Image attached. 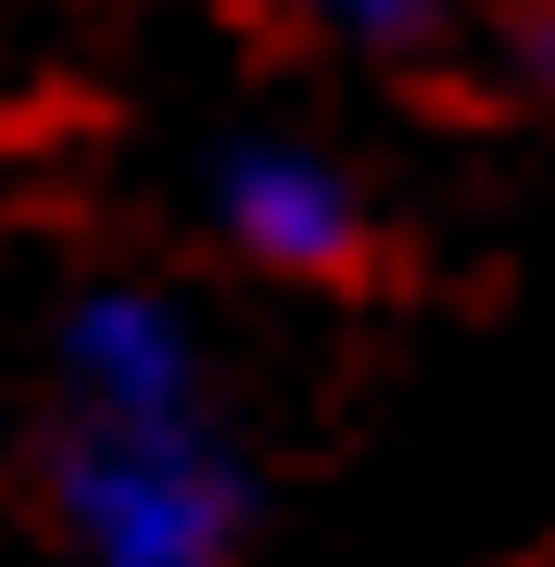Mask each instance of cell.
<instances>
[{
	"label": "cell",
	"instance_id": "6da1fadb",
	"mask_svg": "<svg viewBox=\"0 0 555 567\" xmlns=\"http://www.w3.org/2000/svg\"><path fill=\"white\" fill-rule=\"evenodd\" d=\"M51 517L89 567H227L253 529V466L215 442V416H63Z\"/></svg>",
	"mask_w": 555,
	"mask_h": 567
},
{
	"label": "cell",
	"instance_id": "7a4b0ae2",
	"mask_svg": "<svg viewBox=\"0 0 555 567\" xmlns=\"http://www.w3.org/2000/svg\"><path fill=\"white\" fill-rule=\"evenodd\" d=\"M203 203L227 227V252L266 265V278H353V265H367V189H353L316 140H278V126L227 140L203 164Z\"/></svg>",
	"mask_w": 555,
	"mask_h": 567
},
{
	"label": "cell",
	"instance_id": "3957f363",
	"mask_svg": "<svg viewBox=\"0 0 555 567\" xmlns=\"http://www.w3.org/2000/svg\"><path fill=\"white\" fill-rule=\"evenodd\" d=\"M63 416H203V328H189L165 290L114 278V290H76V316H63Z\"/></svg>",
	"mask_w": 555,
	"mask_h": 567
},
{
	"label": "cell",
	"instance_id": "277c9868",
	"mask_svg": "<svg viewBox=\"0 0 555 567\" xmlns=\"http://www.w3.org/2000/svg\"><path fill=\"white\" fill-rule=\"evenodd\" d=\"M290 13H304L316 39L367 51V63H417V51L442 39V0H290Z\"/></svg>",
	"mask_w": 555,
	"mask_h": 567
},
{
	"label": "cell",
	"instance_id": "5b68a950",
	"mask_svg": "<svg viewBox=\"0 0 555 567\" xmlns=\"http://www.w3.org/2000/svg\"><path fill=\"white\" fill-rule=\"evenodd\" d=\"M505 63H517V89L555 102V0H517V13H505Z\"/></svg>",
	"mask_w": 555,
	"mask_h": 567
}]
</instances>
